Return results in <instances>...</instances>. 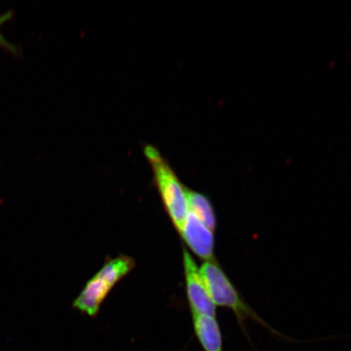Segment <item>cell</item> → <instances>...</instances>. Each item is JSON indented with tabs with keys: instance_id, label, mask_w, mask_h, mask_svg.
I'll use <instances>...</instances> for the list:
<instances>
[{
	"instance_id": "8992f818",
	"label": "cell",
	"mask_w": 351,
	"mask_h": 351,
	"mask_svg": "<svg viewBox=\"0 0 351 351\" xmlns=\"http://www.w3.org/2000/svg\"><path fill=\"white\" fill-rule=\"evenodd\" d=\"M195 335L204 351H223L221 328L217 317L192 314Z\"/></svg>"
},
{
	"instance_id": "ba28073f",
	"label": "cell",
	"mask_w": 351,
	"mask_h": 351,
	"mask_svg": "<svg viewBox=\"0 0 351 351\" xmlns=\"http://www.w3.org/2000/svg\"><path fill=\"white\" fill-rule=\"evenodd\" d=\"M13 16H14V12L12 11H8L3 13V14H0V48L10 52L12 55H17L19 53L17 47L3 36L1 30L3 26L12 19Z\"/></svg>"
},
{
	"instance_id": "7a4b0ae2",
	"label": "cell",
	"mask_w": 351,
	"mask_h": 351,
	"mask_svg": "<svg viewBox=\"0 0 351 351\" xmlns=\"http://www.w3.org/2000/svg\"><path fill=\"white\" fill-rule=\"evenodd\" d=\"M134 267V258L126 256H119L105 262L73 302L74 308L95 317L109 293Z\"/></svg>"
},
{
	"instance_id": "5b68a950",
	"label": "cell",
	"mask_w": 351,
	"mask_h": 351,
	"mask_svg": "<svg viewBox=\"0 0 351 351\" xmlns=\"http://www.w3.org/2000/svg\"><path fill=\"white\" fill-rule=\"evenodd\" d=\"M213 232L189 210L186 221L179 234L197 256L205 261H210L215 260Z\"/></svg>"
},
{
	"instance_id": "3957f363",
	"label": "cell",
	"mask_w": 351,
	"mask_h": 351,
	"mask_svg": "<svg viewBox=\"0 0 351 351\" xmlns=\"http://www.w3.org/2000/svg\"><path fill=\"white\" fill-rule=\"evenodd\" d=\"M199 271L214 304L228 307L234 311L243 330L245 320L251 319L269 329L274 335L280 336L279 332L263 322L256 311L245 302L216 261H205Z\"/></svg>"
},
{
	"instance_id": "277c9868",
	"label": "cell",
	"mask_w": 351,
	"mask_h": 351,
	"mask_svg": "<svg viewBox=\"0 0 351 351\" xmlns=\"http://www.w3.org/2000/svg\"><path fill=\"white\" fill-rule=\"evenodd\" d=\"M183 267L188 301L192 314L217 317V306L210 297L194 258L185 247H183Z\"/></svg>"
},
{
	"instance_id": "52a82bcc",
	"label": "cell",
	"mask_w": 351,
	"mask_h": 351,
	"mask_svg": "<svg viewBox=\"0 0 351 351\" xmlns=\"http://www.w3.org/2000/svg\"><path fill=\"white\" fill-rule=\"evenodd\" d=\"M186 195L189 210L214 232L217 228V218L208 197L186 187Z\"/></svg>"
},
{
	"instance_id": "6da1fadb",
	"label": "cell",
	"mask_w": 351,
	"mask_h": 351,
	"mask_svg": "<svg viewBox=\"0 0 351 351\" xmlns=\"http://www.w3.org/2000/svg\"><path fill=\"white\" fill-rule=\"evenodd\" d=\"M144 154L152 167L156 188L165 208L176 230L180 232L189 213L186 187L156 147L147 145L144 148Z\"/></svg>"
}]
</instances>
